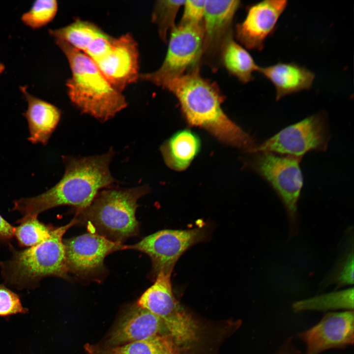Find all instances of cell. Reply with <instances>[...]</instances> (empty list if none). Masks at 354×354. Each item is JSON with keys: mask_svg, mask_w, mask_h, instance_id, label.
Masks as SVG:
<instances>
[{"mask_svg": "<svg viewBox=\"0 0 354 354\" xmlns=\"http://www.w3.org/2000/svg\"><path fill=\"white\" fill-rule=\"evenodd\" d=\"M114 155L113 149L88 157L62 156L65 172L61 179L46 192L14 202L13 210L19 212L23 220L37 218L41 212L61 206H70L76 211L87 208L99 191L115 182L109 169Z\"/></svg>", "mask_w": 354, "mask_h": 354, "instance_id": "6da1fadb", "label": "cell"}, {"mask_svg": "<svg viewBox=\"0 0 354 354\" xmlns=\"http://www.w3.org/2000/svg\"><path fill=\"white\" fill-rule=\"evenodd\" d=\"M158 86L176 96L190 124L205 129L225 143L254 152L255 140L224 113L223 96L216 84L201 76L200 67L167 79Z\"/></svg>", "mask_w": 354, "mask_h": 354, "instance_id": "7a4b0ae2", "label": "cell"}, {"mask_svg": "<svg viewBox=\"0 0 354 354\" xmlns=\"http://www.w3.org/2000/svg\"><path fill=\"white\" fill-rule=\"evenodd\" d=\"M55 41L71 72L66 83L68 95L82 113L105 122L126 107L125 96L111 85L92 59L62 40Z\"/></svg>", "mask_w": 354, "mask_h": 354, "instance_id": "3957f363", "label": "cell"}, {"mask_svg": "<svg viewBox=\"0 0 354 354\" xmlns=\"http://www.w3.org/2000/svg\"><path fill=\"white\" fill-rule=\"evenodd\" d=\"M148 192L146 185L104 190L87 208L76 211L74 218L77 224H82L88 232L122 244L139 234V224L135 216L137 202Z\"/></svg>", "mask_w": 354, "mask_h": 354, "instance_id": "277c9868", "label": "cell"}, {"mask_svg": "<svg viewBox=\"0 0 354 354\" xmlns=\"http://www.w3.org/2000/svg\"><path fill=\"white\" fill-rule=\"evenodd\" d=\"M77 222L74 218L69 223L54 227L44 241L22 251H16L8 261L0 264L5 281L16 288H32L43 278L57 276L68 279L65 248L62 237Z\"/></svg>", "mask_w": 354, "mask_h": 354, "instance_id": "5b68a950", "label": "cell"}, {"mask_svg": "<svg viewBox=\"0 0 354 354\" xmlns=\"http://www.w3.org/2000/svg\"><path fill=\"white\" fill-rule=\"evenodd\" d=\"M171 276L160 272L136 304L159 317L175 342L185 348L198 341L200 327L176 298Z\"/></svg>", "mask_w": 354, "mask_h": 354, "instance_id": "8992f818", "label": "cell"}, {"mask_svg": "<svg viewBox=\"0 0 354 354\" xmlns=\"http://www.w3.org/2000/svg\"><path fill=\"white\" fill-rule=\"evenodd\" d=\"M212 224L204 223L188 229H164L143 238L137 243L123 245L122 250L132 249L148 255L151 261V277L160 273L171 275L179 258L194 245L208 240Z\"/></svg>", "mask_w": 354, "mask_h": 354, "instance_id": "52a82bcc", "label": "cell"}, {"mask_svg": "<svg viewBox=\"0 0 354 354\" xmlns=\"http://www.w3.org/2000/svg\"><path fill=\"white\" fill-rule=\"evenodd\" d=\"M255 153L253 169L271 185L282 201L290 224V235H293L297 229V205L303 185L299 167L301 157L279 156L269 152Z\"/></svg>", "mask_w": 354, "mask_h": 354, "instance_id": "ba28073f", "label": "cell"}, {"mask_svg": "<svg viewBox=\"0 0 354 354\" xmlns=\"http://www.w3.org/2000/svg\"><path fill=\"white\" fill-rule=\"evenodd\" d=\"M203 45V23L178 24L170 31L167 52L156 71L140 74L139 78L158 86L163 81L200 67Z\"/></svg>", "mask_w": 354, "mask_h": 354, "instance_id": "9c48e42d", "label": "cell"}, {"mask_svg": "<svg viewBox=\"0 0 354 354\" xmlns=\"http://www.w3.org/2000/svg\"><path fill=\"white\" fill-rule=\"evenodd\" d=\"M329 138L326 115L322 112L283 129L257 145L254 153L269 152L302 157L311 150H325Z\"/></svg>", "mask_w": 354, "mask_h": 354, "instance_id": "30bf717a", "label": "cell"}, {"mask_svg": "<svg viewBox=\"0 0 354 354\" xmlns=\"http://www.w3.org/2000/svg\"><path fill=\"white\" fill-rule=\"evenodd\" d=\"M63 244L68 273L82 278L101 273L105 257L123 246L89 232L65 239Z\"/></svg>", "mask_w": 354, "mask_h": 354, "instance_id": "8fae6325", "label": "cell"}, {"mask_svg": "<svg viewBox=\"0 0 354 354\" xmlns=\"http://www.w3.org/2000/svg\"><path fill=\"white\" fill-rule=\"evenodd\" d=\"M240 5V1L236 0L206 1L201 61L212 71H217L221 66L222 50L233 36V19Z\"/></svg>", "mask_w": 354, "mask_h": 354, "instance_id": "7c38bea8", "label": "cell"}, {"mask_svg": "<svg viewBox=\"0 0 354 354\" xmlns=\"http://www.w3.org/2000/svg\"><path fill=\"white\" fill-rule=\"evenodd\" d=\"M288 4L286 0H265L250 6L243 21L236 26V38L241 45L262 51Z\"/></svg>", "mask_w": 354, "mask_h": 354, "instance_id": "4fadbf2b", "label": "cell"}, {"mask_svg": "<svg viewBox=\"0 0 354 354\" xmlns=\"http://www.w3.org/2000/svg\"><path fill=\"white\" fill-rule=\"evenodd\" d=\"M139 57L137 43L127 33L113 37L110 50L95 62L111 85L122 92L140 77Z\"/></svg>", "mask_w": 354, "mask_h": 354, "instance_id": "5bb4252c", "label": "cell"}, {"mask_svg": "<svg viewBox=\"0 0 354 354\" xmlns=\"http://www.w3.org/2000/svg\"><path fill=\"white\" fill-rule=\"evenodd\" d=\"M354 327L353 310L329 312L298 337L306 344L305 354H319L330 349L353 345Z\"/></svg>", "mask_w": 354, "mask_h": 354, "instance_id": "9a60e30c", "label": "cell"}, {"mask_svg": "<svg viewBox=\"0 0 354 354\" xmlns=\"http://www.w3.org/2000/svg\"><path fill=\"white\" fill-rule=\"evenodd\" d=\"M161 335L171 336L163 321L149 311L135 304L112 331L107 347L118 346Z\"/></svg>", "mask_w": 354, "mask_h": 354, "instance_id": "2e32d148", "label": "cell"}, {"mask_svg": "<svg viewBox=\"0 0 354 354\" xmlns=\"http://www.w3.org/2000/svg\"><path fill=\"white\" fill-rule=\"evenodd\" d=\"M258 72L273 85L276 101L289 94L310 89L315 77L312 71L295 62H279L260 66Z\"/></svg>", "mask_w": 354, "mask_h": 354, "instance_id": "e0dca14e", "label": "cell"}, {"mask_svg": "<svg viewBox=\"0 0 354 354\" xmlns=\"http://www.w3.org/2000/svg\"><path fill=\"white\" fill-rule=\"evenodd\" d=\"M20 88L28 103L24 116L29 126L28 140L46 145L59 123L61 112L55 105L31 94L26 87Z\"/></svg>", "mask_w": 354, "mask_h": 354, "instance_id": "ac0fdd59", "label": "cell"}, {"mask_svg": "<svg viewBox=\"0 0 354 354\" xmlns=\"http://www.w3.org/2000/svg\"><path fill=\"white\" fill-rule=\"evenodd\" d=\"M199 137L189 129L178 131L161 147L166 164L171 169L182 171L186 169L200 148Z\"/></svg>", "mask_w": 354, "mask_h": 354, "instance_id": "d6986e66", "label": "cell"}, {"mask_svg": "<svg viewBox=\"0 0 354 354\" xmlns=\"http://www.w3.org/2000/svg\"><path fill=\"white\" fill-rule=\"evenodd\" d=\"M88 354H179L181 348L168 335L157 336L148 339L115 347H101L87 344Z\"/></svg>", "mask_w": 354, "mask_h": 354, "instance_id": "ffe728a7", "label": "cell"}, {"mask_svg": "<svg viewBox=\"0 0 354 354\" xmlns=\"http://www.w3.org/2000/svg\"><path fill=\"white\" fill-rule=\"evenodd\" d=\"M220 62L231 74L244 84L252 81L254 73L258 72L260 68L249 53L233 36L227 41L222 49Z\"/></svg>", "mask_w": 354, "mask_h": 354, "instance_id": "44dd1931", "label": "cell"}, {"mask_svg": "<svg viewBox=\"0 0 354 354\" xmlns=\"http://www.w3.org/2000/svg\"><path fill=\"white\" fill-rule=\"evenodd\" d=\"M49 33L55 39L62 40L85 53L90 44L104 32L93 23L77 20L65 27L51 30Z\"/></svg>", "mask_w": 354, "mask_h": 354, "instance_id": "7402d4cb", "label": "cell"}, {"mask_svg": "<svg viewBox=\"0 0 354 354\" xmlns=\"http://www.w3.org/2000/svg\"><path fill=\"white\" fill-rule=\"evenodd\" d=\"M295 312L306 310L327 311L338 309L353 310L354 288L334 291L294 303Z\"/></svg>", "mask_w": 354, "mask_h": 354, "instance_id": "603a6c76", "label": "cell"}, {"mask_svg": "<svg viewBox=\"0 0 354 354\" xmlns=\"http://www.w3.org/2000/svg\"><path fill=\"white\" fill-rule=\"evenodd\" d=\"M20 225L15 227L14 236L19 244L24 247L36 245L47 239L54 229L52 225H46L37 218L18 220Z\"/></svg>", "mask_w": 354, "mask_h": 354, "instance_id": "cb8c5ba5", "label": "cell"}, {"mask_svg": "<svg viewBox=\"0 0 354 354\" xmlns=\"http://www.w3.org/2000/svg\"><path fill=\"white\" fill-rule=\"evenodd\" d=\"M185 0H158L154 4L152 21L157 28L158 34L162 40L167 41L169 32L176 26L175 20L180 7Z\"/></svg>", "mask_w": 354, "mask_h": 354, "instance_id": "d4e9b609", "label": "cell"}, {"mask_svg": "<svg viewBox=\"0 0 354 354\" xmlns=\"http://www.w3.org/2000/svg\"><path fill=\"white\" fill-rule=\"evenodd\" d=\"M58 8L56 0H37L34 1L28 12L23 14L21 20L24 24L32 29H39L54 18Z\"/></svg>", "mask_w": 354, "mask_h": 354, "instance_id": "484cf974", "label": "cell"}, {"mask_svg": "<svg viewBox=\"0 0 354 354\" xmlns=\"http://www.w3.org/2000/svg\"><path fill=\"white\" fill-rule=\"evenodd\" d=\"M353 249L339 262L334 270L328 276L326 284L336 285V289L354 284Z\"/></svg>", "mask_w": 354, "mask_h": 354, "instance_id": "4316f807", "label": "cell"}, {"mask_svg": "<svg viewBox=\"0 0 354 354\" xmlns=\"http://www.w3.org/2000/svg\"><path fill=\"white\" fill-rule=\"evenodd\" d=\"M27 311L16 294L0 285V316L25 313Z\"/></svg>", "mask_w": 354, "mask_h": 354, "instance_id": "83f0119b", "label": "cell"}, {"mask_svg": "<svg viewBox=\"0 0 354 354\" xmlns=\"http://www.w3.org/2000/svg\"><path fill=\"white\" fill-rule=\"evenodd\" d=\"M206 0H185L180 25H199L203 23Z\"/></svg>", "mask_w": 354, "mask_h": 354, "instance_id": "f1b7e54d", "label": "cell"}, {"mask_svg": "<svg viewBox=\"0 0 354 354\" xmlns=\"http://www.w3.org/2000/svg\"><path fill=\"white\" fill-rule=\"evenodd\" d=\"M113 37L105 32L95 38L85 53L94 62L101 59L110 50Z\"/></svg>", "mask_w": 354, "mask_h": 354, "instance_id": "f546056e", "label": "cell"}, {"mask_svg": "<svg viewBox=\"0 0 354 354\" xmlns=\"http://www.w3.org/2000/svg\"><path fill=\"white\" fill-rule=\"evenodd\" d=\"M14 228L0 214V240L8 241L14 236Z\"/></svg>", "mask_w": 354, "mask_h": 354, "instance_id": "4dcf8cb0", "label": "cell"}, {"mask_svg": "<svg viewBox=\"0 0 354 354\" xmlns=\"http://www.w3.org/2000/svg\"><path fill=\"white\" fill-rule=\"evenodd\" d=\"M276 354H299V353L293 347L290 339Z\"/></svg>", "mask_w": 354, "mask_h": 354, "instance_id": "1f68e13d", "label": "cell"}, {"mask_svg": "<svg viewBox=\"0 0 354 354\" xmlns=\"http://www.w3.org/2000/svg\"><path fill=\"white\" fill-rule=\"evenodd\" d=\"M4 68V65L0 61V74L3 72Z\"/></svg>", "mask_w": 354, "mask_h": 354, "instance_id": "d6a6232c", "label": "cell"}]
</instances>
